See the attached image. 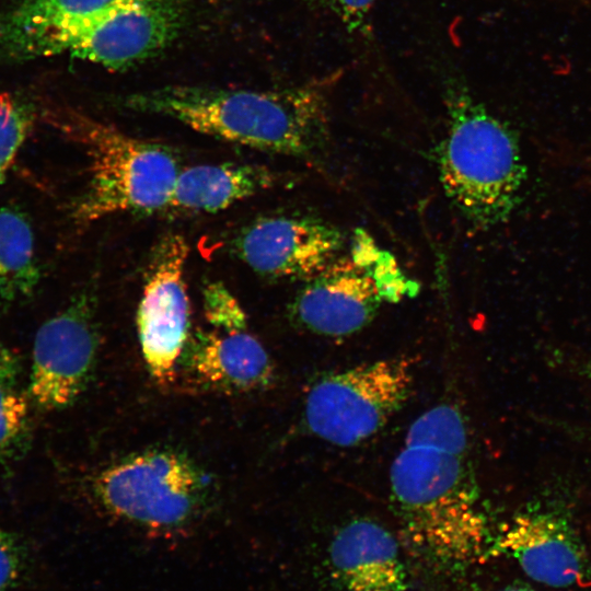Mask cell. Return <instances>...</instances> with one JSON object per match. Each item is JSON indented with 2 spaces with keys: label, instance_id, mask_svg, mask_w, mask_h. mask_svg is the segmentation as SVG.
<instances>
[{
  "label": "cell",
  "instance_id": "cell-1",
  "mask_svg": "<svg viewBox=\"0 0 591 591\" xmlns=\"http://www.w3.org/2000/svg\"><path fill=\"white\" fill-rule=\"evenodd\" d=\"M126 109L177 120L195 131L252 149L313 160L329 141L320 84L280 89L169 85L124 96Z\"/></svg>",
  "mask_w": 591,
  "mask_h": 591
},
{
  "label": "cell",
  "instance_id": "cell-2",
  "mask_svg": "<svg viewBox=\"0 0 591 591\" xmlns=\"http://www.w3.org/2000/svg\"><path fill=\"white\" fill-rule=\"evenodd\" d=\"M444 105L447 130L436 158L445 195L477 228L506 222L528 179L514 131L459 82L447 86Z\"/></svg>",
  "mask_w": 591,
  "mask_h": 591
},
{
  "label": "cell",
  "instance_id": "cell-3",
  "mask_svg": "<svg viewBox=\"0 0 591 591\" xmlns=\"http://www.w3.org/2000/svg\"><path fill=\"white\" fill-rule=\"evenodd\" d=\"M467 454L404 443L390 470L391 495L406 537L449 564L476 558L487 537Z\"/></svg>",
  "mask_w": 591,
  "mask_h": 591
},
{
  "label": "cell",
  "instance_id": "cell-4",
  "mask_svg": "<svg viewBox=\"0 0 591 591\" xmlns=\"http://www.w3.org/2000/svg\"><path fill=\"white\" fill-rule=\"evenodd\" d=\"M58 125L89 159V179L73 207L78 222L165 211L183 169L170 148L78 112L61 113Z\"/></svg>",
  "mask_w": 591,
  "mask_h": 591
},
{
  "label": "cell",
  "instance_id": "cell-5",
  "mask_svg": "<svg viewBox=\"0 0 591 591\" xmlns=\"http://www.w3.org/2000/svg\"><path fill=\"white\" fill-rule=\"evenodd\" d=\"M111 514L152 530H173L197 519L209 503L210 477L181 452L158 449L127 456L91 482Z\"/></svg>",
  "mask_w": 591,
  "mask_h": 591
},
{
  "label": "cell",
  "instance_id": "cell-6",
  "mask_svg": "<svg viewBox=\"0 0 591 591\" xmlns=\"http://www.w3.org/2000/svg\"><path fill=\"white\" fill-rule=\"evenodd\" d=\"M413 368L407 358H391L321 378L305 398L306 429L339 447L369 439L406 403L413 387Z\"/></svg>",
  "mask_w": 591,
  "mask_h": 591
},
{
  "label": "cell",
  "instance_id": "cell-7",
  "mask_svg": "<svg viewBox=\"0 0 591 591\" xmlns=\"http://www.w3.org/2000/svg\"><path fill=\"white\" fill-rule=\"evenodd\" d=\"M100 344L96 294L85 288L37 329L27 397L42 410L73 404L89 385Z\"/></svg>",
  "mask_w": 591,
  "mask_h": 591
},
{
  "label": "cell",
  "instance_id": "cell-8",
  "mask_svg": "<svg viewBox=\"0 0 591 591\" xmlns=\"http://www.w3.org/2000/svg\"><path fill=\"white\" fill-rule=\"evenodd\" d=\"M189 247L176 233L154 247L137 311L139 344L159 384L171 383L190 338V303L185 282Z\"/></svg>",
  "mask_w": 591,
  "mask_h": 591
},
{
  "label": "cell",
  "instance_id": "cell-9",
  "mask_svg": "<svg viewBox=\"0 0 591 591\" xmlns=\"http://www.w3.org/2000/svg\"><path fill=\"white\" fill-rule=\"evenodd\" d=\"M343 232L311 215L260 217L233 237L232 252L258 275L278 280L306 281L338 257Z\"/></svg>",
  "mask_w": 591,
  "mask_h": 591
},
{
  "label": "cell",
  "instance_id": "cell-10",
  "mask_svg": "<svg viewBox=\"0 0 591 591\" xmlns=\"http://www.w3.org/2000/svg\"><path fill=\"white\" fill-rule=\"evenodd\" d=\"M179 0H155L114 11L72 36L63 54L124 70L147 61L167 48L179 33Z\"/></svg>",
  "mask_w": 591,
  "mask_h": 591
},
{
  "label": "cell",
  "instance_id": "cell-11",
  "mask_svg": "<svg viewBox=\"0 0 591 591\" xmlns=\"http://www.w3.org/2000/svg\"><path fill=\"white\" fill-rule=\"evenodd\" d=\"M155 0H23L0 12V62L63 54L69 39L119 9Z\"/></svg>",
  "mask_w": 591,
  "mask_h": 591
},
{
  "label": "cell",
  "instance_id": "cell-12",
  "mask_svg": "<svg viewBox=\"0 0 591 591\" xmlns=\"http://www.w3.org/2000/svg\"><path fill=\"white\" fill-rule=\"evenodd\" d=\"M382 301L369 270L352 259L337 258L304 281L289 306V315L311 333L341 337L366 327Z\"/></svg>",
  "mask_w": 591,
  "mask_h": 591
},
{
  "label": "cell",
  "instance_id": "cell-13",
  "mask_svg": "<svg viewBox=\"0 0 591 591\" xmlns=\"http://www.w3.org/2000/svg\"><path fill=\"white\" fill-rule=\"evenodd\" d=\"M489 553L513 558L533 580L569 587L583 580L588 560L570 525L552 512H523L511 520Z\"/></svg>",
  "mask_w": 591,
  "mask_h": 591
},
{
  "label": "cell",
  "instance_id": "cell-14",
  "mask_svg": "<svg viewBox=\"0 0 591 591\" xmlns=\"http://www.w3.org/2000/svg\"><path fill=\"white\" fill-rule=\"evenodd\" d=\"M182 357L204 385L222 392L258 390L274 375L266 349L247 326L199 331L189 338Z\"/></svg>",
  "mask_w": 591,
  "mask_h": 591
},
{
  "label": "cell",
  "instance_id": "cell-15",
  "mask_svg": "<svg viewBox=\"0 0 591 591\" xmlns=\"http://www.w3.org/2000/svg\"><path fill=\"white\" fill-rule=\"evenodd\" d=\"M333 572L346 591H407V575L394 536L379 523L344 525L329 546Z\"/></svg>",
  "mask_w": 591,
  "mask_h": 591
},
{
  "label": "cell",
  "instance_id": "cell-16",
  "mask_svg": "<svg viewBox=\"0 0 591 591\" xmlns=\"http://www.w3.org/2000/svg\"><path fill=\"white\" fill-rule=\"evenodd\" d=\"M276 174L266 166L223 162L182 169L165 211L213 213L273 187Z\"/></svg>",
  "mask_w": 591,
  "mask_h": 591
},
{
  "label": "cell",
  "instance_id": "cell-17",
  "mask_svg": "<svg viewBox=\"0 0 591 591\" xmlns=\"http://www.w3.org/2000/svg\"><path fill=\"white\" fill-rule=\"evenodd\" d=\"M40 279L35 235L27 216L0 207V308L31 298Z\"/></svg>",
  "mask_w": 591,
  "mask_h": 591
},
{
  "label": "cell",
  "instance_id": "cell-18",
  "mask_svg": "<svg viewBox=\"0 0 591 591\" xmlns=\"http://www.w3.org/2000/svg\"><path fill=\"white\" fill-rule=\"evenodd\" d=\"M404 443L428 444L468 453L467 426L455 406L437 405L410 425Z\"/></svg>",
  "mask_w": 591,
  "mask_h": 591
},
{
  "label": "cell",
  "instance_id": "cell-19",
  "mask_svg": "<svg viewBox=\"0 0 591 591\" xmlns=\"http://www.w3.org/2000/svg\"><path fill=\"white\" fill-rule=\"evenodd\" d=\"M28 397L0 381V465L24 454L31 441Z\"/></svg>",
  "mask_w": 591,
  "mask_h": 591
},
{
  "label": "cell",
  "instance_id": "cell-20",
  "mask_svg": "<svg viewBox=\"0 0 591 591\" xmlns=\"http://www.w3.org/2000/svg\"><path fill=\"white\" fill-rule=\"evenodd\" d=\"M34 120L35 111L24 97L0 91V185L12 169Z\"/></svg>",
  "mask_w": 591,
  "mask_h": 591
},
{
  "label": "cell",
  "instance_id": "cell-21",
  "mask_svg": "<svg viewBox=\"0 0 591 591\" xmlns=\"http://www.w3.org/2000/svg\"><path fill=\"white\" fill-rule=\"evenodd\" d=\"M204 315L215 328L247 326L246 314L239 300L220 281H209L202 289Z\"/></svg>",
  "mask_w": 591,
  "mask_h": 591
},
{
  "label": "cell",
  "instance_id": "cell-22",
  "mask_svg": "<svg viewBox=\"0 0 591 591\" xmlns=\"http://www.w3.org/2000/svg\"><path fill=\"white\" fill-rule=\"evenodd\" d=\"M26 552L21 541L0 528V591H9L21 578Z\"/></svg>",
  "mask_w": 591,
  "mask_h": 591
},
{
  "label": "cell",
  "instance_id": "cell-23",
  "mask_svg": "<svg viewBox=\"0 0 591 591\" xmlns=\"http://www.w3.org/2000/svg\"><path fill=\"white\" fill-rule=\"evenodd\" d=\"M331 10L349 32L363 33L376 0H312Z\"/></svg>",
  "mask_w": 591,
  "mask_h": 591
},
{
  "label": "cell",
  "instance_id": "cell-24",
  "mask_svg": "<svg viewBox=\"0 0 591 591\" xmlns=\"http://www.w3.org/2000/svg\"><path fill=\"white\" fill-rule=\"evenodd\" d=\"M20 373L18 357L0 340V381L15 385Z\"/></svg>",
  "mask_w": 591,
  "mask_h": 591
},
{
  "label": "cell",
  "instance_id": "cell-25",
  "mask_svg": "<svg viewBox=\"0 0 591 591\" xmlns=\"http://www.w3.org/2000/svg\"><path fill=\"white\" fill-rule=\"evenodd\" d=\"M500 591H532L528 588H521V587H509V588H506V589H502Z\"/></svg>",
  "mask_w": 591,
  "mask_h": 591
}]
</instances>
